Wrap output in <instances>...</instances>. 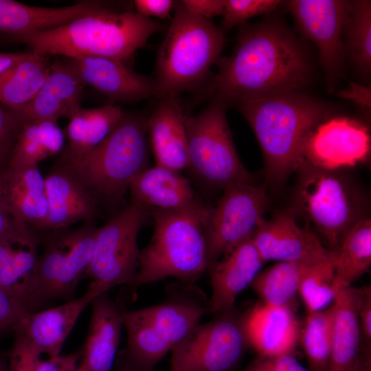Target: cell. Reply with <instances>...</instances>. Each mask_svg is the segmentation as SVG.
I'll return each mask as SVG.
<instances>
[{
	"mask_svg": "<svg viewBox=\"0 0 371 371\" xmlns=\"http://www.w3.org/2000/svg\"><path fill=\"white\" fill-rule=\"evenodd\" d=\"M216 63L218 72L204 92L212 102L225 108L297 91L308 82L311 73L309 61L297 38L274 20L243 25L233 53Z\"/></svg>",
	"mask_w": 371,
	"mask_h": 371,
	"instance_id": "cell-1",
	"label": "cell"
},
{
	"mask_svg": "<svg viewBox=\"0 0 371 371\" xmlns=\"http://www.w3.org/2000/svg\"><path fill=\"white\" fill-rule=\"evenodd\" d=\"M238 107L260 144L265 175L273 186L296 171L307 136L330 115L324 103L297 91L243 102Z\"/></svg>",
	"mask_w": 371,
	"mask_h": 371,
	"instance_id": "cell-2",
	"label": "cell"
},
{
	"mask_svg": "<svg viewBox=\"0 0 371 371\" xmlns=\"http://www.w3.org/2000/svg\"><path fill=\"white\" fill-rule=\"evenodd\" d=\"M161 27L159 23L137 12H118L106 5L60 27L17 40L44 56L103 57L123 63Z\"/></svg>",
	"mask_w": 371,
	"mask_h": 371,
	"instance_id": "cell-3",
	"label": "cell"
},
{
	"mask_svg": "<svg viewBox=\"0 0 371 371\" xmlns=\"http://www.w3.org/2000/svg\"><path fill=\"white\" fill-rule=\"evenodd\" d=\"M208 297L193 283L170 285L161 302L122 311L127 334L126 359L131 371L155 366L207 314Z\"/></svg>",
	"mask_w": 371,
	"mask_h": 371,
	"instance_id": "cell-4",
	"label": "cell"
},
{
	"mask_svg": "<svg viewBox=\"0 0 371 371\" xmlns=\"http://www.w3.org/2000/svg\"><path fill=\"white\" fill-rule=\"evenodd\" d=\"M210 207L183 211L152 208L155 228L141 250L135 286L175 278L194 283L208 271L205 225Z\"/></svg>",
	"mask_w": 371,
	"mask_h": 371,
	"instance_id": "cell-5",
	"label": "cell"
},
{
	"mask_svg": "<svg viewBox=\"0 0 371 371\" xmlns=\"http://www.w3.org/2000/svg\"><path fill=\"white\" fill-rule=\"evenodd\" d=\"M149 147L146 119L123 116L94 149L80 159L58 164L77 179L99 203H119L135 177L148 168Z\"/></svg>",
	"mask_w": 371,
	"mask_h": 371,
	"instance_id": "cell-6",
	"label": "cell"
},
{
	"mask_svg": "<svg viewBox=\"0 0 371 371\" xmlns=\"http://www.w3.org/2000/svg\"><path fill=\"white\" fill-rule=\"evenodd\" d=\"M224 43L222 29L175 3V16L157 52L155 96H177L200 85Z\"/></svg>",
	"mask_w": 371,
	"mask_h": 371,
	"instance_id": "cell-7",
	"label": "cell"
},
{
	"mask_svg": "<svg viewBox=\"0 0 371 371\" xmlns=\"http://www.w3.org/2000/svg\"><path fill=\"white\" fill-rule=\"evenodd\" d=\"M295 172L293 212L302 216L325 247L335 251L348 232L368 218V201L344 171L300 164Z\"/></svg>",
	"mask_w": 371,
	"mask_h": 371,
	"instance_id": "cell-8",
	"label": "cell"
},
{
	"mask_svg": "<svg viewBox=\"0 0 371 371\" xmlns=\"http://www.w3.org/2000/svg\"><path fill=\"white\" fill-rule=\"evenodd\" d=\"M225 109L212 102L186 120L188 168L206 183L223 190L254 182L237 154Z\"/></svg>",
	"mask_w": 371,
	"mask_h": 371,
	"instance_id": "cell-9",
	"label": "cell"
},
{
	"mask_svg": "<svg viewBox=\"0 0 371 371\" xmlns=\"http://www.w3.org/2000/svg\"><path fill=\"white\" fill-rule=\"evenodd\" d=\"M149 208L131 201L98 228L92 260L86 276L106 291L115 286L133 285L139 267L137 244Z\"/></svg>",
	"mask_w": 371,
	"mask_h": 371,
	"instance_id": "cell-10",
	"label": "cell"
},
{
	"mask_svg": "<svg viewBox=\"0 0 371 371\" xmlns=\"http://www.w3.org/2000/svg\"><path fill=\"white\" fill-rule=\"evenodd\" d=\"M199 322L172 350L171 371H229L249 346L236 308Z\"/></svg>",
	"mask_w": 371,
	"mask_h": 371,
	"instance_id": "cell-11",
	"label": "cell"
},
{
	"mask_svg": "<svg viewBox=\"0 0 371 371\" xmlns=\"http://www.w3.org/2000/svg\"><path fill=\"white\" fill-rule=\"evenodd\" d=\"M214 207H210L205 225L208 271L223 256L251 238L269 205L266 187L254 182L230 186Z\"/></svg>",
	"mask_w": 371,
	"mask_h": 371,
	"instance_id": "cell-12",
	"label": "cell"
},
{
	"mask_svg": "<svg viewBox=\"0 0 371 371\" xmlns=\"http://www.w3.org/2000/svg\"><path fill=\"white\" fill-rule=\"evenodd\" d=\"M98 230L91 221L74 229L67 227L52 230L43 253L39 256L41 300L69 295L86 276Z\"/></svg>",
	"mask_w": 371,
	"mask_h": 371,
	"instance_id": "cell-13",
	"label": "cell"
},
{
	"mask_svg": "<svg viewBox=\"0 0 371 371\" xmlns=\"http://www.w3.org/2000/svg\"><path fill=\"white\" fill-rule=\"evenodd\" d=\"M370 153V137L365 125L347 117H328L307 136L300 165L345 171L368 161Z\"/></svg>",
	"mask_w": 371,
	"mask_h": 371,
	"instance_id": "cell-14",
	"label": "cell"
},
{
	"mask_svg": "<svg viewBox=\"0 0 371 371\" xmlns=\"http://www.w3.org/2000/svg\"><path fill=\"white\" fill-rule=\"evenodd\" d=\"M287 4L302 33L317 45L321 64L332 85L342 70L344 51L341 34L350 1L293 0Z\"/></svg>",
	"mask_w": 371,
	"mask_h": 371,
	"instance_id": "cell-15",
	"label": "cell"
},
{
	"mask_svg": "<svg viewBox=\"0 0 371 371\" xmlns=\"http://www.w3.org/2000/svg\"><path fill=\"white\" fill-rule=\"evenodd\" d=\"M38 238L33 228L16 221L0 237V288L30 312L41 300Z\"/></svg>",
	"mask_w": 371,
	"mask_h": 371,
	"instance_id": "cell-16",
	"label": "cell"
},
{
	"mask_svg": "<svg viewBox=\"0 0 371 371\" xmlns=\"http://www.w3.org/2000/svg\"><path fill=\"white\" fill-rule=\"evenodd\" d=\"M251 238L265 262L315 264L335 257V251L325 247L314 232L298 225L291 212L262 218Z\"/></svg>",
	"mask_w": 371,
	"mask_h": 371,
	"instance_id": "cell-17",
	"label": "cell"
},
{
	"mask_svg": "<svg viewBox=\"0 0 371 371\" xmlns=\"http://www.w3.org/2000/svg\"><path fill=\"white\" fill-rule=\"evenodd\" d=\"M103 292L106 291L91 282L80 297L45 311L30 312L14 328L15 335L40 356H58L79 316Z\"/></svg>",
	"mask_w": 371,
	"mask_h": 371,
	"instance_id": "cell-18",
	"label": "cell"
},
{
	"mask_svg": "<svg viewBox=\"0 0 371 371\" xmlns=\"http://www.w3.org/2000/svg\"><path fill=\"white\" fill-rule=\"evenodd\" d=\"M265 263L251 238L223 256L210 271L212 292L207 314L234 308L237 297L251 286Z\"/></svg>",
	"mask_w": 371,
	"mask_h": 371,
	"instance_id": "cell-19",
	"label": "cell"
},
{
	"mask_svg": "<svg viewBox=\"0 0 371 371\" xmlns=\"http://www.w3.org/2000/svg\"><path fill=\"white\" fill-rule=\"evenodd\" d=\"M249 346L259 355H294L300 324L293 306L256 304L243 317Z\"/></svg>",
	"mask_w": 371,
	"mask_h": 371,
	"instance_id": "cell-20",
	"label": "cell"
},
{
	"mask_svg": "<svg viewBox=\"0 0 371 371\" xmlns=\"http://www.w3.org/2000/svg\"><path fill=\"white\" fill-rule=\"evenodd\" d=\"M85 85H89L113 100L135 102L155 95V80L126 67L122 62L103 57H83L69 63Z\"/></svg>",
	"mask_w": 371,
	"mask_h": 371,
	"instance_id": "cell-21",
	"label": "cell"
},
{
	"mask_svg": "<svg viewBox=\"0 0 371 371\" xmlns=\"http://www.w3.org/2000/svg\"><path fill=\"white\" fill-rule=\"evenodd\" d=\"M85 85L69 63L50 65L48 76L39 91L25 105L14 110L24 123L38 120L58 122L70 118L80 107Z\"/></svg>",
	"mask_w": 371,
	"mask_h": 371,
	"instance_id": "cell-22",
	"label": "cell"
},
{
	"mask_svg": "<svg viewBox=\"0 0 371 371\" xmlns=\"http://www.w3.org/2000/svg\"><path fill=\"white\" fill-rule=\"evenodd\" d=\"M0 196L13 219L43 229L47 200L45 178L38 166L7 167L0 174Z\"/></svg>",
	"mask_w": 371,
	"mask_h": 371,
	"instance_id": "cell-23",
	"label": "cell"
},
{
	"mask_svg": "<svg viewBox=\"0 0 371 371\" xmlns=\"http://www.w3.org/2000/svg\"><path fill=\"white\" fill-rule=\"evenodd\" d=\"M186 115L177 96L161 99L146 119L156 164L177 171L188 168Z\"/></svg>",
	"mask_w": 371,
	"mask_h": 371,
	"instance_id": "cell-24",
	"label": "cell"
},
{
	"mask_svg": "<svg viewBox=\"0 0 371 371\" xmlns=\"http://www.w3.org/2000/svg\"><path fill=\"white\" fill-rule=\"evenodd\" d=\"M128 190L131 201L148 208L183 211L204 205L179 171L157 164L137 174Z\"/></svg>",
	"mask_w": 371,
	"mask_h": 371,
	"instance_id": "cell-25",
	"label": "cell"
},
{
	"mask_svg": "<svg viewBox=\"0 0 371 371\" xmlns=\"http://www.w3.org/2000/svg\"><path fill=\"white\" fill-rule=\"evenodd\" d=\"M91 304L89 330L77 371H111L123 327L122 311L108 291L99 294Z\"/></svg>",
	"mask_w": 371,
	"mask_h": 371,
	"instance_id": "cell-26",
	"label": "cell"
},
{
	"mask_svg": "<svg viewBox=\"0 0 371 371\" xmlns=\"http://www.w3.org/2000/svg\"><path fill=\"white\" fill-rule=\"evenodd\" d=\"M44 178L47 216L43 229L67 228L80 221H91L98 203L77 179L58 165Z\"/></svg>",
	"mask_w": 371,
	"mask_h": 371,
	"instance_id": "cell-27",
	"label": "cell"
},
{
	"mask_svg": "<svg viewBox=\"0 0 371 371\" xmlns=\"http://www.w3.org/2000/svg\"><path fill=\"white\" fill-rule=\"evenodd\" d=\"M106 6L98 1H82L67 7L43 8L0 0V32L19 38L60 27Z\"/></svg>",
	"mask_w": 371,
	"mask_h": 371,
	"instance_id": "cell-28",
	"label": "cell"
},
{
	"mask_svg": "<svg viewBox=\"0 0 371 371\" xmlns=\"http://www.w3.org/2000/svg\"><path fill=\"white\" fill-rule=\"evenodd\" d=\"M362 289H341L333 302L330 358L328 371H366L359 341V311Z\"/></svg>",
	"mask_w": 371,
	"mask_h": 371,
	"instance_id": "cell-29",
	"label": "cell"
},
{
	"mask_svg": "<svg viewBox=\"0 0 371 371\" xmlns=\"http://www.w3.org/2000/svg\"><path fill=\"white\" fill-rule=\"evenodd\" d=\"M120 106L106 104L94 109L80 108L69 120L65 135L67 144L58 164L80 159L99 145L124 115Z\"/></svg>",
	"mask_w": 371,
	"mask_h": 371,
	"instance_id": "cell-30",
	"label": "cell"
},
{
	"mask_svg": "<svg viewBox=\"0 0 371 371\" xmlns=\"http://www.w3.org/2000/svg\"><path fill=\"white\" fill-rule=\"evenodd\" d=\"M64 147L65 134L57 122H25L16 137L8 167L38 166Z\"/></svg>",
	"mask_w": 371,
	"mask_h": 371,
	"instance_id": "cell-31",
	"label": "cell"
},
{
	"mask_svg": "<svg viewBox=\"0 0 371 371\" xmlns=\"http://www.w3.org/2000/svg\"><path fill=\"white\" fill-rule=\"evenodd\" d=\"M335 253L337 293L367 273L371 265V219L357 223L346 234Z\"/></svg>",
	"mask_w": 371,
	"mask_h": 371,
	"instance_id": "cell-32",
	"label": "cell"
},
{
	"mask_svg": "<svg viewBox=\"0 0 371 371\" xmlns=\"http://www.w3.org/2000/svg\"><path fill=\"white\" fill-rule=\"evenodd\" d=\"M50 65L46 56L27 53L11 70L0 78V102L16 109L30 102L44 85Z\"/></svg>",
	"mask_w": 371,
	"mask_h": 371,
	"instance_id": "cell-33",
	"label": "cell"
},
{
	"mask_svg": "<svg viewBox=\"0 0 371 371\" xmlns=\"http://www.w3.org/2000/svg\"><path fill=\"white\" fill-rule=\"evenodd\" d=\"M312 265L302 262H277L261 270L251 286L264 304L292 306L302 277Z\"/></svg>",
	"mask_w": 371,
	"mask_h": 371,
	"instance_id": "cell-34",
	"label": "cell"
},
{
	"mask_svg": "<svg viewBox=\"0 0 371 371\" xmlns=\"http://www.w3.org/2000/svg\"><path fill=\"white\" fill-rule=\"evenodd\" d=\"M333 313V304L319 311L307 312L303 326L300 327L299 341L311 371H328Z\"/></svg>",
	"mask_w": 371,
	"mask_h": 371,
	"instance_id": "cell-35",
	"label": "cell"
},
{
	"mask_svg": "<svg viewBox=\"0 0 371 371\" xmlns=\"http://www.w3.org/2000/svg\"><path fill=\"white\" fill-rule=\"evenodd\" d=\"M343 47L361 72L371 69V1H350V12L344 25Z\"/></svg>",
	"mask_w": 371,
	"mask_h": 371,
	"instance_id": "cell-36",
	"label": "cell"
},
{
	"mask_svg": "<svg viewBox=\"0 0 371 371\" xmlns=\"http://www.w3.org/2000/svg\"><path fill=\"white\" fill-rule=\"evenodd\" d=\"M335 257L311 265L301 280L298 294L307 312L330 306L336 297L335 289Z\"/></svg>",
	"mask_w": 371,
	"mask_h": 371,
	"instance_id": "cell-37",
	"label": "cell"
},
{
	"mask_svg": "<svg viewBox=\"0 0 371 371\" xmlns=\"http://www.w3.org/2000/svg\"><path fill=\"white\" fill-rule=\"evenodd\" d=\"M281 3L279 0H226L223 26L229 29L238 25H243L251 17L271 12Z\"/></svg>",
	"mask_w": 371,
	"mask_h": 371,
	"instance_id": "cell-38",
	"label": "cell"
},
{
	"mask_svg": "<svg viewBox=\"0 0 371 371\" xmlns=\"http://www.w3.org/2000/svg\"><path fill=\"white\" fill-rule=\"evenodd\" d=\"M24 124L14 110L0 107V174L7 168L16 137Z\"/></svg>",
	"mask_w": 371,
	"mask_h": 371,
	"instance_id": "cell-39",
	"label": "cell"
},
{
	"mask_svg": "<svg viewBox=\"0 0 371 371\" xmlns=\"http://www.w3.org/2000/svg\"><path fill=\"white\" fill-rule=\"evenodd\" d=\"M359 311L360 352L363 368L370 371L371 364V286L361 287Z\"/></svg>",
	"mask_w": 371,
	"mask_h": 371,
	"instance_id": "cell-40",
	"label": "cell"
},
{
	"mask_svg": "<svg viewBox=\"0 0 371 371\" xmlns=\"http://www.w3.org/2000/svg\"><path fill=\"white\" fill-rule=\"evenodd\" d=\"M243 371H311L294 355H259Z\"/></svg>",
	"mask_w": 371,
	"mask_h": 371,
	"instance_id": "cell-41",
	"label": "cell"
},
{
	"mask_svg": "<svg viewBox=\"0 0 371 371\" xmlns=\"http://www.w3.org/2000/svg\"><path fill=\"white\" fill-rule=\"evenodd\" d=\"M30 313L23 305L0 288V330L14 329Z\"/></svg>",
	"mask_w": 371,
	"mask_h": 371,
	"instance_id": "cell-42",
	"label": "cell"
},
{
	"mask_svg": "<svg viewBox=\"0 0 371 371\" xmlns=\"http://www.w3.org/2000/svg\"><path fill=\"white\" fill-rule=\"evenodd\" d=\"M41 356L35 352L19 335H15L10 355L8 371H34Z\"/></svg>",
	"mask_w": 371,
	"mask_h": 371,
	"instance_id": "cell-43",
	"label": "cell"
},
{
	"mask_svg": "<svg viewBox=\"0 0 371 371\" xmlns=\"http://www.w3.org/2000/svg\"><path fill=\"white\" fill-rule=\"evenodd\" d=\"M175 5V2L171 0L134 1L136 12L149 19L151 16L162 19L168 18Z\"/></svg>",
	"mask_w": 371,
	"mask_h": 371,
	"instance_id": "cell-44",
	"label": "cell"
},
{
	"mask_svg": "<svg viewBox=\"0 0 371 371\" xmlns=\"http://www.w3.org/2000/svg\"><path fill=\"white\" fill-rule=\"evenodd\" d=\"M181 3L190 12L210 20L223 14L225 0H183Z\"/></svg>",
	"mask_w": 371,
	"mask_h": 371,
	"instance_id": "cell-45",
	"label": "cell"
},
{
	"mask_svg": "<svg viewBox=\"0 0 371 371\" xmlns=\"http://www.w3.org/2000/svg\"><path fill=\"white\" fill-rule=\"evenodd\" d=\"M78 353H72L68 355H58L47 357L46 359L37 361L34 371H77Z\"/></svg>",
	"mask_w": 371,
	"mask_h": 371,
	"instance_id": "cell-46",
	"label": "cell"
},
{
	"mask_svg": "<svg viewBox=\"0 0 371 371\" xmlns=\"http://www.w3.org/2000/svg\"><path fill=\"white\" fill-rule=\"evenodd\" d=\"M341 97L350 98L364 106H370V89L356 84H351L349 88L340 94Z\"/></svg>",
	"mask_w": 371,
	"mask_h": 371,
	"instance_id": "cell-47",
	"label": "cell"
},
{
	"mask_svg": "<svg viewBox=\"0 0 371 371\" xmlns=\"http://www.w3.org/2000/svg\"><path fill=\"white\" fill-rule=\"evenodd\" d=\"M27 53H0V78L11 70Z\"/></svg>",
	"mask_w": 371,
	"mask_h": 371,
	"instance_id": "cell-48",
	"label": "cell"
},
{
	"mask_svg": "<svg viewBox=\"0 0 371 371\" xmlns=\"http://www.w3.org/2000/svg\"><path fill=\"white\" fill-rule=\"evenodd\" d=\"M16 221L5 210L0 196V237L8 232Z\"/></svg>",
	"mask_w": 371,
	"mask_h": 371,
	"instance_id": "cell-49",
	"label": "cell"
},
{
	"mask_svg": "<svg viewBox=\"0 0 371 371\" xmlns=\"http://www.w3.org/2000/svg\"><path fill=\"white\" fill-rule=\"evenodd\" d=\"M0 371H8V368L5 363L1 360H0Z\"/></svg>",
	"mask_w": 371,
	"mask_h": 371,
	"instance_id": "cell-50",
	"label": "cell"
}]
</instances>
